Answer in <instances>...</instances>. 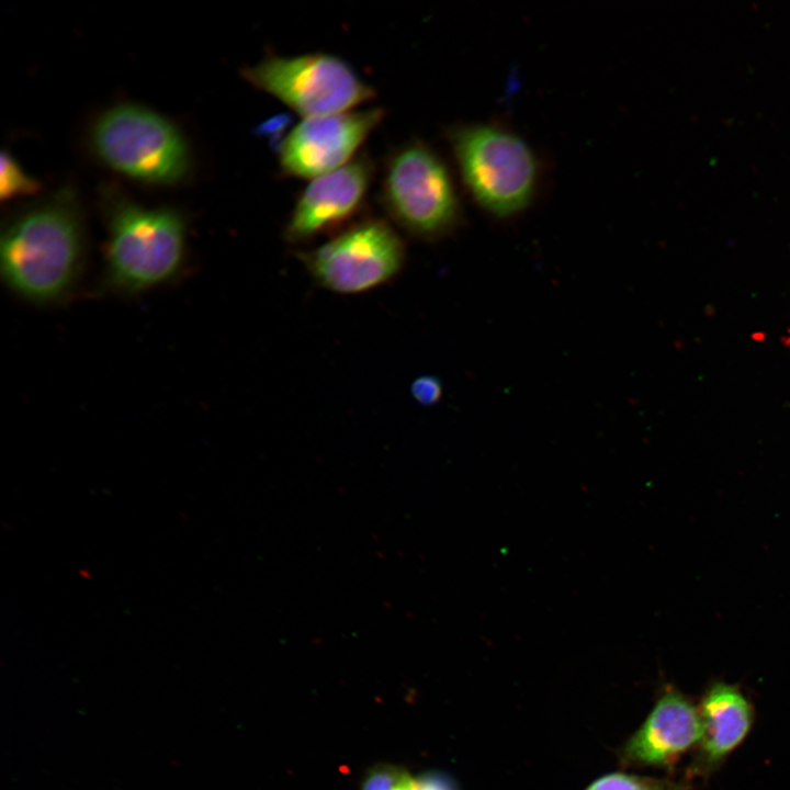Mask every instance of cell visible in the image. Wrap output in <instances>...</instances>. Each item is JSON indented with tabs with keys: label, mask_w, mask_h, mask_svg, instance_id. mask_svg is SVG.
<instances>
[{
	"label": "cell",
	"mask_w": 790,
	"mask_h": 790,
	"mask_svg": "<svg viewBox=\"0 0 790 790\" xmlns=\"http://www.w3.org/2000/svg\"><path fill=\"white\" fill-rule=\"evenodd\" d=\"M84 232L69 194L12 219L0 242V269L9 290L24 301L52 306L70 297L84 266Z\"/></svg>",
	"instance_id": "cell-1"
},
{
	"label": "cell",
	"mask_w": 790,
	"mask_h": 790,
	"mask_svg": "<svg viewBox=\"0 0 790 790\" xmlns=\"http://www.w3.org/2000/svg\"><path fill=\"white\" fill-rule=\"evenodd\" d=\"M108 239L99 291L133 296L176 281L187 256V223L171 208L109 201Z\"/></svg>",
	"instance_id": "cell-2"
},
{
	"label": "cell",
	"mask_w": 790,
	"mask_h": 790,
	"mask_svg": "<svg viewBox=\"0 0 790 790\" xmlns=\"http://www.w3.org/2000/svg\"><path fill=\"white\" fill-rule=\"evenodd\" d=\"M379 198L387 217L418 240L445 238L462 221L460 200L447 165L419 139L407 140L387 155Z\"/></svg>",
	"instance_id": "cell-3"
},
{
	"label": "cell",
	"mask_w": 790,
	"mask_h": 790,
	"mask_svg": "<svg viewBox=\"0 0 790 790\" xmlns=\"http://www.w3.org/2000/svg\"><path fill=\"white\" fill-rule=\"evenodd\" d=\"M448 136L461 178L484 211L507 218L530 204L538 182V162L521 137L483 124L455 126Z\"/></svg>",
	"instance_id": "cell-4"
},
{
	"label": "cell",
	"mask_w": 790,
	"mask_h": 790,
	"mask_svg": "<svg viewBox=\"0 0 790 790\" xmlns=\"http://www.w3.org/2000/svg\"><path fill=\"white\" fill-rule=\"evenodd\" d=\"M97 155L112 169L139 181L172 184L190 169L180 131L166 117L136 104L104 112L91 131Z\"/></svg>",
	"instance_id": "cell-5"
},
{
	"label": "cell",
	"mask_w": 790,
	"mask_h": 790,
	"mask_svg": "<svg viewBox=\"0 0 790 790\" xmlns=\"http://www.w3.org/2000/svg\"><path fill=\"white\" fill-rule=\"evenodd\" d=\"M241 75L304 119L351 111L375 97L374 88L347 61L327 53L268 54Z\"/></svg>",
	"instance_id": "cell-6"
},
{
	"label": "cell",
	"mask_w": 790,
	"mask_h": 790,
	"mask_svg": "<svg viewBox=\"0 0 790 790\" xmlns=\"http://www.w3.org/2000/svg\"><path fill=\"white\" fill-rule=\"evenodd\" d=\"M297 255L317 285L353 295L393 280L404 267L406 246L391 223L364 217L323 245Z\"/></svg>",
	"instance_id": "cell-7"
},
{
	"label": "cell",
	"mask_w": 790,
	"mask_h": 790,
	"mask_svg": "<svg viewBox=\"0 0 790 790\" xmlns=\"http://www.w3.org/2000/svg\"><path fill=\"white\" fill-rule=\"evenodd\" d=\"M384 115L383 109L371 108L304 119L281 142V173L315 179L346 166Z\"/></svg>",
	"instance_id": "cell-8"
},
{
	"label": "cell",
	"mask_w": 790,
	"mask_h": 790,
	"mask_svg": "<svg viewBox=\"0 0 790 790\" xmlns=\"http://www.w3.org/2000/svg\"><path fill=\"white\" fill-rule=\"evenodd\" d=\"M375 172L366 155L312 179L300 193L283 229L284 239L303 245L335 235L356 222Z\"/></svg>",
	"instance_id": "cell-9"
},
{
	"label": "cell",
	"mask_w": 790,
	"mask_h": 790,
	"mask_svg": "<svg viewBox=\"0 0 790 790\" xmlns=\"http://www.w3.org/2000/svg\"><path fill=\"white\" fill-rule=\"evenodd\" d=\"M702 738L698 707L674 687H666L640 727L618 752L623 766L669 767Z\"/></svg>",
	"instance_id": "cell-10"
},
{
	"label": "cell",
	"mask_w": 790,
	"mask_h": 790,
	"mask_svg": "<svg viewBox=\"0 0 790 790\" xmlns=\"http://www.w3.org/2000/svg\"><path fill=\"white\" fill-rule=\"evenodd\" d=\"M698 709L702 722L699 765L711 769L746 738L754 709L738 687L722 681L709 687Z\"/></svg>",
	"instance_id": "cell-11"
},
{
	"label": "cell",
	"mask_w": 790,
	"mask_h": 790,
	"mask_svg": "<svg viewBox=\"0 0 790 790\" xmlns=\"http://www.w3.org/2000/svg\"><path fill=\"white\" fill-rule=\"evenodd\" d=\"M361 790H419V777L400 766L380 764L365 772Z\"/></svg>",
	"instance_id": "cell-12"
},
{
	"label": "cell",
	"mask_w": 790,
	"mask_h": 790,
	"mask_svg": "<svg viewBox=\"0 0 790 790\" xmlns=\"http://www.w3.org/2000/svg\"><path fill=\"white\" fill-rule=\"evenodd\" d=\"M585 790H684V787L667 779L611 772L599 777Z\"/></svg>",
	"instance_id": "cell-13"
},
{
	"label": "cell",
	"mask_w": 790,
	"mask_h": 790,
	"mask_svg": "<svg viewBox=\"0 0 790 790\" xmlns=\"http://www.w3.org/2000/svg\"><path fill=\"white\" fill-rule=\"evenodd\" d=\"M40 184L19 166L7 151L1 155L0 163V195L1 200H11L16 196L37 192Z\"/></svg>",
	"instance_id": "cell-14"
},
{
	"label": "cell",
	"mask_w": 790,
	"mask_h": 790,
	"mask_svg": "<svg viewBox=\"0 0 790 790\" xmlns=\"http://www.w3.org/2000/svg\"><path fill=\"white\" fill-rule=\"evenodd\" d=\"M410 394L418 404L431 406L441 399L443 385L435 375H421L413 381Z\"/></svg>",
	"instance_id": "cell-15"
},
{
	"label": "cell",
	"mask_w": 790,
	"mask_h": 790,
	"mask_svg": "<svg viewBox=\"0 0 790 790\" xmlns=\"http://www.w3.org/2000/svg\"><path fill=\"white\" fill-rule=\"evenodd\" d=\"M419 790H455L453 785L441 775L427 774L419 777Z\"/></svg>",
	"instance_id": "cell-16"
}]
</instances>
